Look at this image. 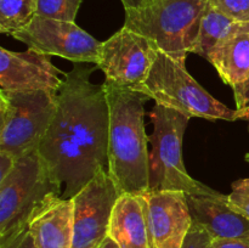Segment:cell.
Here are the masks:
<instances>
[{
  "instance_id": "cell-1",
  "label": "cell",
  "mask_w": 249,
  "mask_h": 248,
  "mask_svg": "<svg viewBox=\"0 0 249 248\" xmlns=\"http://www.w3.org/2000/svg\"><path fill=\"white\" fill-rule=\"evenodd\" d=\"M96 66L75 63L63 75L55 117L38 152L53 179L73 198L108 164L109 109L105 84L90 75Z\"/></svg>"
},
{
  "instance_id": "cell-2",
  "label": "cell",
  "mask_w": 249,
  "mask_h": 248,
  "mask_svg": "<svg viewBox=\"0 0 249 248\" xmlns=\"http://www.w3.org/2000/svg\"><path fill=\"white\" fill-rule=\"evenodd\" d=\"M109 109L107 172L123 194L148 192L150 138L145 130V94L105 82Z\"/></svg>"
},
{
  "instance_id": "cell-3",
  "label": "cell",
  "mask_w": 249,
  "mask_h": 248,
  "mask_svg": "<svg viewBox=\"0 0 249 248\" xmlns=\"http://www.w3.org/2000/svg\"><path fill=\"white\" fill-rule=\"evenodd\" d=\"M208 0H150L125 9L124 27L155 41L160 51L185 63L192 53Z\"/></svg>"
},
{
  "instance_id": "cell-4",
  "label": "cell",
  "mask_w": 249,
  "mask_h": 248,
  "mask_svg": "<svg viewBox=\"0 0 249 248\" xmlns=\"http://www.w3.org/2000/svg\"><path fill=\"white\" fill-rule=\"evenodd\" d=\"M153 124L150 143V179L148 192H184L189 196H219L211 189L190 177L182 162V139L190 118L175 109L156 106L151 109Z\"/></svg>"
},
{
  "instance_id": "cell-5",
  "label": "cell",
  "mask_w": 249,
  "mask_h": 248,
  "mask_svg": "<svg viewBox=\"0 0 249 248\" xmlns=\"http://www.w3.org/2000/svg\"><path fill=\"white\" fill-rule=\"evenodd\" d=\"M60 194L61 185L53 179L38 150L17 158L9 175L0 180V248L26 230L40 204Z\"/></svg>"
},
{
  "instance_id": "cell-6",
  "label": "cell",
  "mask_w": 249,
  "mask_h": 248,
  "mask_svg": "<svg viewBox=\"0 0 249 248\" xmlns=\"http://www.w3.org/2000/svg\"><path fill=\"white\" fill-rule=\"evenodd\" d=\"M156 104L175 109L189 118L208 121L238 119L237 109L229 108L209 94L187 72L185 63L160 51L147 79L136 89Z\"/></svg>"
},
{
  "instance_id": "cell-7",
  "label": "cell",
  "mask_w": 249,
  "mask_h": 248,
  "mask_svg": "<svg viewBox=\"0 0 249 248\" xmlns=\"http://www.w3.org/2000/svg\"><path fill=\"white\" fill-rule=\"evenodd\" d=\"M57 109V95L44 90L0 91V151L19 158L39 148Z\"/></svg>"
},
{
  "instance_id": "cell-8",
  "label": "cell",
  "mask_w": 249,
  "mask_h": 248,
  "mask_svg": "<svg viewBox=\"0 0 249 248\" xmlns=\"http://www.w3.org/2000/svg\"><path fill=\"white\" fill-rule=\"evenodd\" d=\"M28 49L49 56H60L74 63H97L101 58L102 43L74 22L57 21L36 16L21 31L11 34Z\"/></svg>"
},
{
  "instance_id": "cell-9",
  "label": "cell",
  "mask_w": 249,
  "mask_h": 248,
  "mask_svg": "<svg viewBox=\"0 0 249 248\" xmlns=\"http://www.w3.org/2000/svg\"><path fill=\"white\" fill-rule=\"evenodd\" d=\"M160 49L155 41L123 27L105 43L97 63L105 82L136 90L151 72Z\"/></svg>"
},
{
  "instance_id": "cell-10",
  "label": "cell",
  "mask_w": 249,
  "mask_h": 248,
  "mask_svg": "<svg viewBox=\"0 0 249 248\" xmlns=\"http://www.w3.org/2000/svg\"><path fill=\"white\" fill-rule=\"evenodd\" d=\"M107 169L74 197V236L72 248H99L108 237L112 212L121 196Z\"/></svg>"
},
{
  "instance_id": "cell-11",
  "label": "cell",
  "mask_w": 249,
  "mask_h": 248,
  "mask_svg": "<svg viewBox=\"0 0 249 248\" xmlns=\"http://www.w3.org/2000/svg\"><path fill=\"white\" fill-rule=\"evenodd\" d=\"M65 74L45 53L0 49V85L4 90H44L57 95L63 82L60 75Z\"/></svg>"
},
{
  "instance_id": "cell-12",
  "label": "cell",
  "mask_w": 249,
  "mask_h": 248,
  "mask_svg": "<svg viewBox=\"0 0 249 248\" xmlns=\"http://www.w3.org/2000/svg\"><path fill=\"white\" fill-rule=\"evenodd\" d=\"M151 248H181L192 218L184 192H147Z\"/></svg>"
},
{
  "instance_id": "cell-13",
  "label": "cell",
  "mask_w": 249,
  "mask_h": 248,
  "mask_svg": "<svg viewBox=\"0 0 249 248\" xmlns=\"http://www.w3.org/2000/svg\"><path fill=\"white\" fill-rule=\"evenodd\" d=\"M29 233L38 248H72L74 203L72 198L53 196L36 209L29 220Z\"/></svg>"
},
{
  "instance_id": "cell-14",
  "label": "cell",
  "mask_w": 249,
  "mask_h": 248,
  "mask_svg": "<svg viewBox=\"0 0 249 248\" xmlns=\"http://www.w3.org/2000/svg\"><path fill=\"white\" fill-rule=\"evenodd\" d=\"M186 201L192 221L207 229L214 238L249 241V220L229 206L226 195H186Z\"/></svg>"
},
{
  "instance_id": "cell-15",
  "label": "cell",
  "mask_w": 249,
  "mask_h": 248,
  "mask_svg": "<svg viewBox=\"0 0 249 248\" xmlns=\"http://www.w3.org/2000/svg\"><path fill=\"white\" fill-rule=\"evenodd\" d=\"M146 194H123L112 212L108 236L119 248H151Z\"/></svg>"
},
{
  "instance_id": "cell-16",
  "label": "cell",
  "mask_w": 249,
  "mask_h": 248,
  "mask_svg": "<svg viewBox=\"0 0 249 248\" xmlns=\"http://www.w3.org/2000/svg\"><path fill=\"white\" fill-rule=\"evenodd\" d=\"M249 33V21H238L208 0L192 53L208 60L214 50L238 34Z\"/></svg>"
},
{
  "instance_id": "cell-17",
  "label": "cell",
  "mask_w": 249,
  "mask_h": 248,
  "mask_svg": "<svg viewBox=\"0 0 249 248\" xmlns=\"http://www.w3.org/2000/svg\"><path fill=\"white\" fill-rule=\"evenodd\" d=\"M209 62L214 66L226 85L231 88L249 78V33L238 34L211 53Z\"/></svg>"
},
{
  "instance_id": "cell-18",
  "label": "cell",
  "mask_w": 249,
  "mask_h": 248,
  "mask_svg": "<svg viewBox=\"0 0 249 248\" xmlns=\"http://www.w3.org/2000/svg\"><path fill=\"white\" fill-rule=\"evenodd\" d=\"M36 15V0H0V32L14 34L28 26Z\"/></svg>"
},
{
  "instance_id": "cell-19",
  "label": "cell",
  "mask_w": 249,
  "mask_h": 248,
  "mask_svg": "<svg viewBox=\"0 0 249 248\" xmlns=\"http://www.w3.org/2000/svg\"><path fill=\"white\" fill-rule=\"evenodd\" d=\"M82 0H36V16L74 22Z\"/></svg>"
},
{
  "instance_id": "cell-20",
  "label": "cell",
  "mask_w": 249,
  "mask_h": 248,
  "mask_svg": "<svg viewBox=\"0 0 249 248\" xmlns=\"http://www.w3.org/2000/svg\"><path fill=\"white\" fill-rule=\"evenodd\" d=\"M228 203L249 220V177L232 182V190L228 195Z\"/></svg>"
},
{
  "instance_id": "cell-21",
  "label": "cell",
  "mask_w": 249,
  "mask_h": 248,
  "mask_svg": "<svg viewBox=\"0 0 249 248\" xmlns=\"http://www.w3.org/2000/svg\"><path fill=\"white\" fill-rule=\"evenodd\" d=\"M214 237L207 229L192 221L181 248H213Z\"/></svg>"
},
{
  "instance_id": "cell-22",
  "label": "cell",
  "mask_w": 249,
  "mask_h": 248,
  "mask_svg": "<svg viewBox=\"0 0 249 248\" xmlns=\"http://www.w3.org/2000/svg\"><path fill=\"white\" fill-rule=\"evenodd\" d=\"M229 16L238 21H249V0H209Z\"/></svg>"
},
{
  "instance_id": "cell-23",
  "label": "cell",
  "mask_w": 249,
  "mask_h": 248,
  "mask_svg": "<svg viewBox=\"0 0 249 248\" xmlns=\"http://www.w3.org/2000/svg\"><path fill=\"white\" fill-rule=\"evenodd\" d=\"M235 95L236 109L249 108V78L246 82L232 88Z\"/></svg>"
},
{
  "instance_id": "cell-24",
  "label": "cell",
  "mask_w": 249,
  "mask_h": 248,
  "mask_svg": "<svg viewBox=\"0 0 249 248\" xmlns=\"http://www.w3.org/2000/svg\"><path fill=\"white\" fill-rule=\"evenodd\" d=\"M4 248H38L34 243L33 237L29 233L28 229H26L24 231H22L18 236L14 238L11 242L7 246H5Z\"/></svg>"
},
{
  "instance_id": "cell-25",
  "label": "cell",
  "mask_w": 249,
  "mask_h": 248,
  "mask_svg": "<svg viewBox=\"0 0 249 248\" xmlns=\"http://www.w3.org/2000/svg\"><path fill=\"white\" fill-rule=\"evenodd\" d=\"M16 158L6 152L0 151V180L5 179L15 167Z\"/></svg>"
},
{
  "instance_id": "cell-26",
  "label": "cell",
  "mask_w": 249,
  "mask_h": 248,
  "mask_svg": "<svg viewBox=\"0 0 249 248\" xmlns=\"http://www.w3.org/2000/svg\"><path fill=\"white\" fill-rule=\"evenodd\" d=\"M213 248H249V241L214 238Z\"/></svg>"
},
{
  "instance_id": "cell-27",
  "label": "cell",
  "mask_w": 249,
  "mask_h": 248,
  "mask_svg": "<svg viewBox=\"0 0 249 248\" xmlns=\"http://www.w3.org/2000/svg\"><path fill=\"white\" fill-rule=\"evenodd\" d=\"M122 4H123L124 9H128V7H138L140 5H142L143 2L150 1V0H121Z\"/></svg>"
},
{
  "instance_id": "cell-28",
  "label": "cell",
  "mask_w": 249,
  "mask_h": 248,
  "mask_svg": "<svg viewBox=\"0 0 249 248\" xmlns=\"http://www.w3.org/2000/svg\"><path fill=\"white\" fill-rule=\"evenodd\" d=\"M99 248H119V247H118V245H117V243L114 242V241L108 236V237H107L106 240L102 242V245L100 246Z\"/></svg>"
},
{
  "instance_id": "cell-29",
  "label": "cell",
  "mask_w": 249,
  "mask_h": 248,
  "mask_svg": "<svg viewBox=\"0 0 249 248\" xmlns=\"http://www.w3.org/2000/svg\"><path fill=\"white\" fill-rule=\"evenodd\" d=\"M238 119H243V121L248 122V130H249V108L240 109V111H238Z\"/></svg>"
},
{
  "instance_id": "cell-30",
  "label": "cell",
  "mask_w": 249,
  "mask_h": 248,
  "mask_svg": "<svg viewBox=\"0 0 249 248\" xmlns=\"http://www.w3.org/2000/svg\"><path fill=\"white\" fill-rule=\"evenodd\" d=\"M245 159H246V162H247V163H249V153H247V155H246Z\"/></svg>"
}]
</instances>
